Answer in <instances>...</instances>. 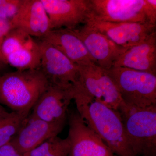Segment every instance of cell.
<instances>
[{"instance_id": "2", "label": "cell", "mask_w": 156, "mask_h": 156, "mask_svg": "<svg viewBox=\"0 0 156 156\" xmlns=\"http://www.w3.org/2000/svg\"><path fill=\"white\" fill-rule=\"evenodd\" d=\"M49 86L47 78L39 69L6 73L0 76V104L12 112L30 113Z\"/></svg>"}, {"instance_id": "15", "label": "cell", "mask_w": 156, "mask_h": 156, "mask_svg": "<svg viewBox=\"0 0 156 156\" xmlns=\"http://www.w3.org/2000/svg\"><path fill=\"white\" fill-rule=\"evenodd\" d=\"M42 40L55 47L79 66L96 64L83 42L73 30L66 28L52 30Z\"/></svg>"}, {"instance_id": "3", "label": "cell", "mask_w": 156, "mask_h": 156, "mask_svg": "<svg viewBox=\"0 0 156 156\" xmlns=\"http://www.w3.org/2000/svg\"><path fill=\"white\" fill-rule=\"evenodd\" d=\"M119 113L125 132L136 156H156V105L128 106Z\"/></svg>"}, {"instance_id": "10", "label": "cell", "mask_w": 156, "mask_h": 156, "mask_svg": "<svg viewBox=\"0 0 156 156\" xmlns=\"http://www.w3.org/2000/svg\"><path fill=\"white\" fill-rule=\"evenodd\" d=\"M73 30L96 64L104 69L112 67L116 60L128 49L118 46L105 35L87 24Z\"/></svg>"}, {"instance_id": "6", "label": "cell", "mask_w": 156, "mask_h": 156, "mask_svg": "<svg viewBox=\"0 0 156 156\" xmlns=\"http://www.w3.org/2000/svg\"><path fill=\"white\" fill-rule=\"evenodd\" d=\"M79 66L80 77L73 89V95H87L118 112L126 105L105 70L95 64Z\"/></svg>"}, {"instance_id": "16", "label": "cell", "mask_w": 156, "mask_h": 156, "mask_svg": "<svg viewBox=\"0 0 156 156\" xmlns=\"http://www.w3.org/2000/svg\"><path fill=\"white\" fill-rule=\"evenodd\" d=\"M113 66L156 75V30L142 43L127 49L116 60Z\"/></svg>"}, {"instance_id": "11", "label": "cell", "mask_w": 156, "mask_h": 156, "mask_svg": "<svg viewBox=\"0 0 156 156\" xmlns=\"http://www.w3.org/2000/svg\"><path fill=\"white\" fill-rule=\"evenodd\" d=\"M73 99L72 89L50 85L34 105L31 116L51 123L66 124L67 113Z\"/></svg>"}, {"instance_id": "22", "label": "cell", "mask_w": 156, "mask_h": 156, "mask_svg": "<svg viewBox=\"0 0 156 156\" xmlns=\"http://www.w3.org/2000/svg\"><path fill=\"white\" fill-rule=\"evenodd\" d=\"M14 28L11 20L0 19V69L6 65L2 53L3 42L8 34Z\"/></svg>"}, {"instance_id": "4", "label": "cell", "mask_w": 156, "mask_h": 156, "mask_svg": "<svg viewBox=\"0 0 156 156\" xmlns=\"http://www.w3.org/2000/svg\"><path fill=\"white\" fill-rule=\"evenodd\" d=\"M105 71L126 105L136 108L156 105V75L120 66Z\"/></svg>"}, {"instance_id": "7", "label": "cell", "mask_w": 156, "mask_h": 156, "mask_svg": "<svg viewBox=\"0 0 156 156\" xmlns=\"http://www.w3.org/2000/svg\"><path fill=\"white\" fill-rule=\"evenodd\" d=\"M41 54L39 69L50 85L72 89L80 77L79 66L44 41L38 42Z\"/></svg>"}, {"instance_id": "14", "label": "cell", "mask_w": 156, "mask_h": 156, "mask_svg": "<svg viewBox=\"0 0 156 156\" xmlns=\"http://www.w3.org/2000/svg\"><path fill=\"white\" fill-rule=\"evenodd\" d=\"M11 21L14 28L22 30L32 37L43 38L51 30L50 19L41 0H23Z\"/></svg>"}, {"instance_id": "12", "label": "cell", "mask_w": 156, "mask_h": 156, "mask_svg": "<svg viewBox=\"0 0 156 156\" xmlns=\"http://www.w3.org/2000/svg\"><path fill=\"white\" fill-rule=\"evenodd\" d=\"M105 35L115 44L128 48L142 43L156 30L148 22L114 23L90 19L86 23Z\"/></svg>"}, {"instance_id": "18", "label": "cell", "mask_w": 156, "mask_h": 156, "mask_svg": "<svg viewBox=\"0 0 156 156\" xmlns=\"http://www.w3.org/2000/svg\"><path fill=\"white\" fill-rule=\"evenodd\" d=\"M70 147L69 137L58 136L47 140L28 153V156H68Z\"/></svg>"}, {"instance_id": "24", "label": "cell", "mask_w": 156, "mask_h": 156, "mask_svg": "<svg viewBox=\"0 0 156 156\" xmlns=\"http://www.w3.org/2000/svg\"><path fill=\"white\" fill-rule=\"evenodd\" d=\"M9 113L7 111L5 108L0 105V121L7 117L9 115Z\"/></svg>"}, {"instance_id": "17", "label": "cell", "mask_w": 156, "mask_h": 156, "mask_svg": "<svg viewBox=\"0 0 156 156\" xmlns=\"http://www.w3.org/2000/svg\"><path fill=\"white\" fill-rule=\"evenodd\" d=\"M41 60L38 43L32 38L21 49L7 56L5 63L17 70H26L39 69Z\"/></svg>"}, {"instance_id": "1", "label": "cell", "mask_w": 156, "mask_h": 156, "mask_svg": "<svg viewBox=\"0 0 156 156\" xmlns=\"http://www.w3.org/2000/svg\"><path fill=\"white\" fill-rule=\"evenodd\" d=\"M76 109L87 125L117 156H136L131 149L119 113L94 98L74 95Z\"/></svg>"}, {"instance_id": "5", "label": "cell", "mask_w": 156, "mask_h": 156, "mask_svg": "<svg viewBox=\"0 0 156 156\" xmlns=\"http://www.w3.org/2000/svg\"><path fill=\"white\" fill-rule=\"evenodd\" d=\"M91 18L114 23L156 25V0H89Z\"/></svg>"}, {"instance_id": "25", "label": "cell", "mask_w": 156, "mask_h": 156, "mask_svg": "<svg viewBox=\"0 0 156 156\" xmlns=\"http://www.w3.org/2000/svg\"><path fill=\"white\" fill-rule=\"evenodd\" d=\"M3 2H4V0H0V5L3 3Z\"/></svg>"}, {"instance_id": "21", "label": "cell", "mask_w": 156, "mask_h": 156, "mask_svg": "<svg viewBox=\"0 0 156 156\" xmlns=\"http://www.w3.org/2000/svg\"><path fill=\"white\" fill-rule=\"evenodd\" d=\"M23 0H4L0 5V19L10 20L16 15Z\"/></svg>"}, {"instance_id": "8", "label": "cell", "mask_w": 156, "mask_h": 156, "mask_svg": "<svg viewBox=\"0 0 156 156\" xmlns=\"http://www.w3.org/2000/svg\"><path fill=\"white\" fill-rule=\"evenodd\" d=\"M67 121L70 147L68 156H114L108 147L81 117L69 109Z\"/></svg>"}, {"instance_id": "23", "label": "cell", "mask_w": 156, "mask_h": 156, "mask_svg": "<svg viewBox=\"0 0 156 156\" xmlns=\"http://www.w3.org/2000/svg\"><path fill=\"white\" fill-rule=\"evenodd\" d=\"M0 156H28V153L21 154L17 151L11 142L0 147Z\"/></svg>"}, {"instance_id": "13", "label": "cell", "mask_w": 156, "mask_h": 156, "mask_svg": "<svg viewBox=\"0 0 156 156\" xmlns=\"http://www.w3.org/2000/svg\"><path fill=\"white\" fill-rule=\"evenodd\" d=\"M65 126V124L49 122L29 114L10 142L20 153H28L47 140L58 136Z\"/></svg>"}, {"instance_id": "19", "label": "cell", "mask_w": 156, "mask_h": 156, "mask_svg": "<svg viewBox=\"0 0 156 156\" xmlns=\"http://www.w3.org/2000/svg\"><path fill=\"white\" fill-rule=\"evenodd\" d=\"M29 114L12 112L0 121V147L11 141L21 128Z\"/></svg>"}, {"instance_id": "9", "label": "cell", "mask_w": 156, "mask_h": 156, "mask_svg": "<svg viewBox=\"0 0 156 156\" xmlns=\"http://www.w3.org/2000/svg\"><path fill=\"white\" fill-rule=\"evenodd\" d=\"M50 19L52 30H73L91 19L89 0H41Z\"/></svg>"}, {"instance_id": "20", "label": "cell", "mask_w": 156, "mask_h": 156, "mask_svg": "<svg viewBox=\"0 0 156 156\" xmlns=\"http://www.w3.org/2000/svg\"><path fill=\"white\" fill-rule=\"evenodd\" d=\"M31 38L32 37L22 30L12 29L5 37L2 46V55L5 64L7 56L21 49Z\"/></svg>"}]
</instances>
